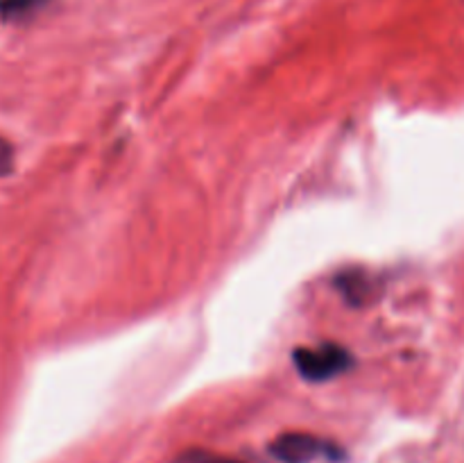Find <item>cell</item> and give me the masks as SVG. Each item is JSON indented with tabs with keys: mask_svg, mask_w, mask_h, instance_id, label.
<instances>
[{
	"mask_svg": "<svg viewBox=\"0 0 464 463\" xmlns=\"http://www.w3.org/2000/svg\"><path fill=\"white\" fill-rule=\"evenodd\" d=\"M270 452L281 463H313L320 458H338L340 452L335 445L320 436L304 434V431H290L281 434L270 445Z\"/></svg>",
	"mask_w": 464,
	"mask_h": 463,
	"instance_id": "cell-2",
	"label": "cell"
},
{
	"mask_svg": "<svg viewBox=\"0 0 464 463\" xmlns=\"http://www.w3.org/2000/svg\"><path fill=\"white\" fill-rule=\"evenodd\" d=\"M45 3L48 0H0V14L5 18H21L44 7Z\"/></svg>",
	"mask_w": 464,
	"mask_h": 463,
	"instance_id": "cell-3",
	"label": "cell"
},
{
	"mask_svg": "<svg viewBox=\"0 0 464 463\" xmlns=\"http://www.w3.org/2000/svg\"><path fill=\"white\" fill-rule=\"evenodd\" d=\"M295 366L306 381H329L349 370L353 357L343 345L324 343L317 348H299L295 352Z\"/></svg>",
	"mask_w": 464,
	"mask_h": 463,
	"instance_id": "cell-1",
	"label": "cell"
},
{
	"mask_svg": "<svg viewBox=\"0 0 464 463\" xmlns=\"http://www.w3.org/2000/svg\"><path fill=\"white\" fill-rule=\"evenodd\" d=\"M177 463H245L238 458L225 457V454L216 452H204V449H190V452L181 454Z\"/></svg>",
	"mask_w": 464,
	"mask_h": 463,
	"instance_id": "cell-4",
	"label": "cell"
}]
</instances>
